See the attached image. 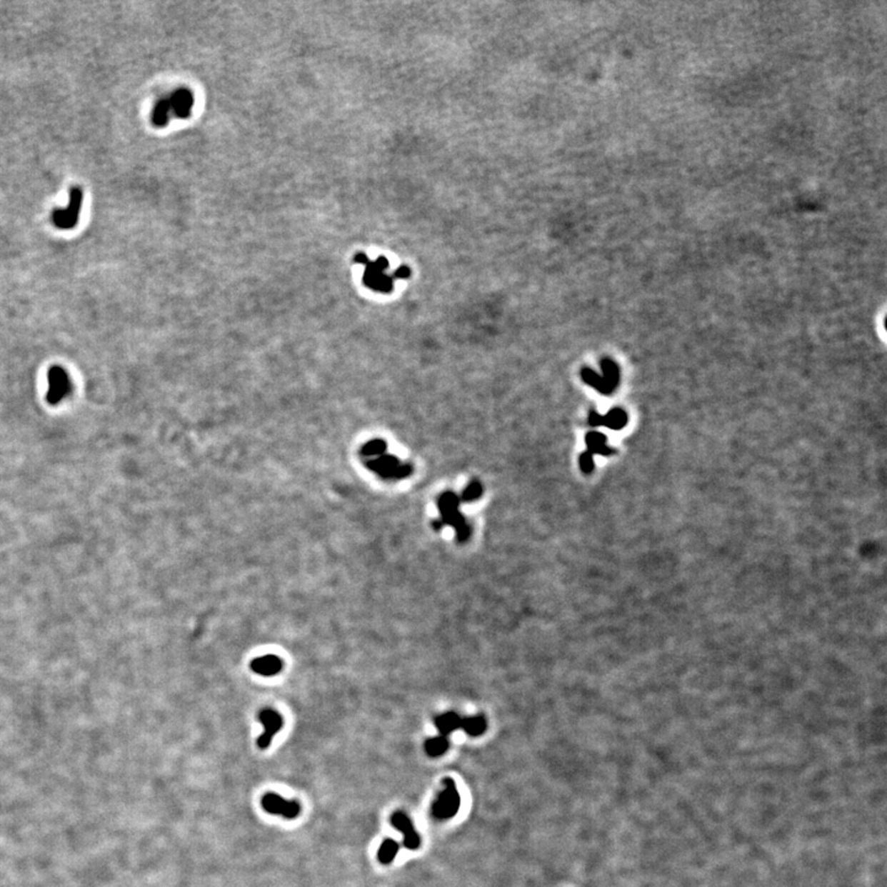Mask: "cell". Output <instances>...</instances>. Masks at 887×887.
<instances>
[{
    "instance_id": "3",
    "label": "cell",
    "mask_w": 887,
    "mask_h": 887,
    "mask_svg": "<svg viewBox=\"0 0 887 887\" xmlns=\"http://www.w3.org/2000/svg\"><path fill=\"white\" fill-rule=\"evenodd\" d=\"M369 468L376 472L377 475L381 476L385 480H401L406 478L412 473V466L411 465H401L397 457L392 455H381L377 460L370 461L368 463Z\"/></svg>"
},
{
    "instance_id": "6",
    "label": "cell",
    "mask_w": 887,
    "mask_h": 887,
    "mask_svg": "<svg viewBox=\"0 0 887 887\" xmlns=\"http://www.w3.org/2000/svg\"><path fill=\"white\" fill-rule=\"evenodd\" d=\"M260 723L263 725V733L260 735L259 738L256 741V744L260 749L269 748L274 736L276 735L280 730L283 728L284 718L278 711H275L274 708H263L258 715Z\"/></svg>"
},
{
    "instance_id": "1",
    "label": "cell",
    "mask_w": 887,
    "mask_h": 887,
    "mask_svg": "<svg viewBox=\"0 0 887 887\" xmlns=\"http://www.w3.org/2000/svg\"><path fill=\"white\" fill-rule=\"evenodd\" d=\"M460 504H461V501L456 493L451 492V491L443 492L438 498L440 518L434 520L431 523V526L433 529L438 530V531L443 529V526H451L455 530L456 541L463 543L470 538L472 529H471V525L467 523L466 518L458 511Z\"/></svg>"
},
{
    "instance_id": "9",
    "label": "cell",
    "mask_w": 887,
    "mask_h": 887,
    "mask_svg": "<svg viewBox=\"0 0 887 887\" xmlns=\"http://www.w3.org/2000/svg\"><path fill=\"white\" fill-rule=\"evenodd\" d=\"M391 825L404 834V847L409 851H416L419 848L421 837L417 833V831L414 829L412 821L409 820V817L406 813L401 811L394 812V815L391 816Z\"/></svg>"
},
{
    "instance_id": "19",
    "label": "cell",
    "mask_w": 887,
    "mask_h": 887,
    "mask_svg": "<svg viewBox=\"0 0 887 887\" xmlns=\"http://www.w3.org/2000/svg\"><path fill=\"white\" fill-rule=\"evenodd\" d=\"M482 494H483V486L480 481H471L470 483L467 484L466 488L462 491L460 501L465 503L475 502L482 497Z\"/></svg>"
},
{
    "instance_id": "15",
    "label": "cell",
    "mask_w": 887,
    "mask_h": 887,
    "mask_svg": "<svg viewBox=\"0 0 887 887\" xmlns=\"http://www.w3.org/2000/svg\"><path fill=\"white\" fill-rule=\"evenodd\" d=\"M448 747H450V742H448V737L441 735L438 737H431L426 739L424 743L426 754L433 758L440 757L445 754L448 752Z\"/></svg>"
},
{
    "instance_id": "8",
    "label": "cell",
    "mask_w": 887,
    "mask_h": 887,
    "mask_svg": "<svg viewBox=\"0 0 887 887\" xmlns=\"http://www.w3.org/2000/svg\"><path fill=\"white\" fill-rule=\"evenodd\" d=\"M81 200H83V194H81V189H72L71 204L68 205L67 210H59L54 212V224H57L59 229L74 227V224L78 222V215L81 214Z\"/></svg>"
},
{
    "instance_id": "22",
    "label": "cell",
    "mask_w": 887,
    "mask_h": 887,
    "mask_svg": "<svg viewBox=\"0 0 887 887\" xmlns=\"http://www.w3.org/2000/svg\"><path fill=\"white\" fill-rule=\"evenodd\" d=\"M588 421H589V426H603V416L596 412V411H591V412L589 413Z\"/></svg>"
},
{
    "instance_id": "12",
    "label": "cell",
    "mask_w": 887,
    "mask_h": 887,
    "mask_svg": "<svg viewBox=\"0 0 887 887\" xmlns=\"http://www.w3.org/2000/svg\"><path fill=\"white\" fill-rule=\"evenodd\" d=\"M586 443H587L588 451L593 455H601V456H610L615 453L614 448H609L606 445V436L601 434L599 431H591L586 435Z\"/></svg>"
},
{
    "instance_id": "7",
    "label": "cell",
    "mask_w": 887,
    "mask_h": 887,
    "mask_svg": "<svg viewBox=\"0 0 887 887\" xmlns=\"http://www.w3.org/2000/svg\"><path fill=\"white\" fill-rule=\"evenodd\" d=\"M366 273L364 281L374 290L380 292H390L394 286V280L384 274V270L389 268V261L381 256L376 263H368Z\"/></svg>"
},
{
    "instance_id": "20",
    "label": "cell",
    "mask_w": 887,
    "mask_h": 887,
    "mask_svg": "<svg viewBox=\"0 0 887 887\" xmlns=\"http://www.w3.org/2000/svg\"><path fill=\"white\" fill-rule=\"evenodd\" d=\"M386 448H387V445H386L385 441H382V440H372V441L364 446L363 453L365 455H368V456L382 455V453H385Z\"/></svg>"
},
{
    "instance_id": "4",
    "label": "cell",
    "mask_w": 887,
    "mask_h": 887,
    "mask_svg": "<svg viewBox=\"0 0 887 887\" xmlns=\"http://www.w3.org/2000/svg\"><path fill=\"white\" fill-rule=\"evenodd\" d=\"M261 806L270 815L283 816L286 820H294L301 813V805L295 800H286L278 793H266L261 798Z\"/></svg>"
},
{
    "instance_id": "13",
    "label": "cell",
    "mask_w": 887,
    "mask_h": 887,
    "mask_svg": "<svg viewBox=\"0 0 887 887\" xmlns=\"http://www.w3.org/2000/svg\"><path fill=\"white\" fill-rule=\"evenodd\" d=\"M581 376H582L583 381L586 382L587 385L591 386V387H593L594 390L598 391L599 394H606V396H608V394H613L615 391L614 389H613V387L608 384V382L605 381L604 377L599 375V374H596V372L594 371V370H591V369H582V371H581Z\"/></svg>"
},
{
    "instance_id": "17",
    "label": "cell",
    "mask_w": 887,
    "mask_h": 887,
    "mask_svg": "<svg viewBox=\"0 0 887 887\" xmlns=\"http://www.w3.org/2000/svg\"><path fill=\"white\" fill-rule=\"evenodd\" d=\"M399 851V843L394 839H385L377 853V858L381 864L389 865L394 861Z\"/></svg>"
},
{
    "instance_id": "21",
    "label": "cell",
    "mask_w": 887,
    "mask_h": 887,
    "mask_svg": "<svg viewBox=\"0 0 887 887\" xmlns=\"http://www.w3.org/2000/svg\"><path fill=\"white\" fill-rule=\"evenodd\" d=\"M593 456L594 455L589 453L588 450L581 453V456H579V467L587 475L588 473H591L593 470H594V457Z\"/></svg>"
},
{
    "instance_id": "16",
    "label": "cell",
    "mask_w": 887,
    "mask_h": 887,
    "mask_svg": "<svg viewBox=\"0 0 887 887\" xmlns=\"http://www.w3.org/2000/svg\"><path fill=\"white\" fill-rule=\"evenodd\" d=\"M626 424H628V414L620 408L611 409L606 416L603 417V426L613 431H620Z\"/></svg>"
},
{
    "instance_id": "2",
    "label": "cell",
    "mask_w": 887,
    "mask_h": 887,
    "mask_svg": "<svg viewBox=\"0 0 887 887\" xmlns=\"http://www.w3.org/2000/svg\"><path fill=\"white\" fill-rule=\"evenodd\" d=\"M443 788L436 801L431 806V813L436 820H450L456 815L460 808V793L457 791L456 784L451 778L443 780Z\"/></svg>"
},
{
    "instance_id": "11",
    "label": "cell",
    "mask_w": 887,
    "mask_h": 887,
    "mask_svg": "<svg viewBox=\"0 0 887 887\" xmlns=\"http://www.w3.org/2000/svg\"><path fill=\"white\" fill-rule=\"evenodd\" d=\"M462 717L455 711L440 713L434 717V725L439 730L440 735L448 737L450 733L461 728Z\"/></svg>"
},
{
    "instance_id": "23",
    "label": "cell",
    "mask_w": 887,
    "mask_h": 887,
    "mask_svg": "<svg viewBox=\"0 0 887 887\" xmlns=\"http://www.w3.org/2000/svg\"><path fill=\"white\" fill-rule=\"evenodd\" d=\"M409 275H411V270H409V268H407V266H401V268L396 271V274H394V278L408 279L409 278Z\"/></svg>"
},
{
    "instance_id": "18",
    "label": "cell",
    "mask_w": 887,
    "mask_h": 887,
    "mask_svg": "<svg viewBox=\"0 0 887 887\" xmlns=\"http://www.w3.org/2000/svg\"><path fill=\"white\" fill-rule=\"evenodd\" d=\"M601 371H603V377L605 381L608 382L613 389H616L620 381V371H618V365L610 360V359H604L601 363Z\"/></svg>"
},
{
    "instance_id": "14",
    "label": "cell",
    "mask_w": 887,
    "mask_h": 887,
    "mask_svg": "<svg viewBox=\"0 0 887 887\" xmlns=\"http://www.w3.org/2000/svg\"><path fill=\"white\" fill-rule=\"evenodd\" d=\"M461 730L465 731L471 737H478L483 735L487 730V720L483 715L462 717Z\"/></svg>"
},
{
    "instance_id": "5",
    "label": "cell",
    "mask_w": 887,
    "mask_h": 887,
    "mask_svg": "<svg viewBox=\"0 0 887 887\" xmlns=\"http://www.w3.org/2000/svg\"><path fill=\"white\" fill-rule=\"evenodd\" d=\"M47 380H49V391H47L49 404H59L67 397L68 394H71V390H72L71 379L68 376L66 370H63L62 368L54 366L51 369Z\"/></svg>"
},
{
    "instance_id": "10",
    "label": "cell",
    "mask_w": 887,
    "mask_h": 887,
    "mask_svg": "<svg viewBox=\"0 0 887 887\" xmlns=\"http://www.w3.org/2000/svg\"><path fill=\"white\" fill-rule=\"evenodd\" d=\"M283 659L274 654L258 657V658L253 659L251 663V671L263 677L276 676L283 671Z\"/></svg>"
}]
</instances>
